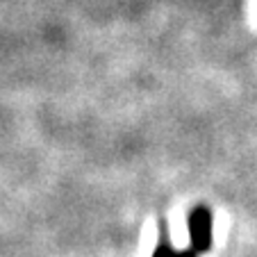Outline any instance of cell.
Segmentation results:
<instances>
[{
	"label": "cell",
	"mask_w": 257,
	"mask_h": 257,
	"mask_svg": "<svg viewBox=\"0 0 257 257\" xmlns=\"http://www.w3.org/2000/svg\"><path fill=\"white\" fill-rule=\"evenodd\" d=\"M209 212L205 207H198L191 214V241L196 250H207L209 248Z\"/></svg>",
	"instance_id": "cell-1"
}]
</instances>
